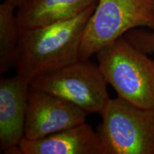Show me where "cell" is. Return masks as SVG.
Returning a JSON list of instances; mask_svg holds the SVG:
<instances>
[{"label": "cell", "mask_w": 154, "mask_h": 154, "mask_svg": "<svg viewBox=\"0 0 154 154\" xmlns=\"http://www.w3.org/2000/svg\"><path fill=\"white\" fill-rule=\"evenodd\" d=\"M96 7L62 22L21 29L14 66L17 74L31 82L79 60L83 34Z\"/></svg>", "instance_id": "cell-1"}, {"label": "cell", "mask_w": 154, "mask_h": 154, "mask_svg": "<svg viewBox=\"0 0 154 154\" xmlns=\"http://www.w3.org/2000/svg\"><path fill=\"white\" fill-rule=\"evenodd\" d=\"M108 84L119 97L136 106L154 110V60L124 36L96 54Z\"/></svg>", "instance_id": "cell-2"}, {"label": "cell", "mask_w": 154, "mask_h": 154, "mask_svg": "<svg viewBox=\"0 0 154 154\" xmlns=\"http://www.w3.org/2000/svg\"><path fill=\"white\" fill-rule=\"evenodd\" d=\"M97 127L104 154H154V110L117 96L101 111Z\"/></svg>", "instance_id": "cell-3"}, {"label": "cell", "mask_w": 154, "mask_h": 154, "mask_svg": "<svg viewBox=\"0 0 154 154\" xmlns=\"http://www.w3.org/2000/svg\"><path fill=\"white\" fill-rule=\"evenodd\" d=\"M154 30L153 0H99L82 36L80 59L87 60L128 31Z\"/></svg>", "instance_id": "cell-4"}, {"label": "cell", "mask_w": 154, "mask_h": 154, "mask_svg": "<svg viewBox=\"0 0 154 154\" xmlns=\"http://www.w3.org/2000/svg\"><path fill=\"white\" fill-rule=\"evenodd\" d=\"M108 83L98 63L79 59L54 72L32 79L30 86L74 103L88 114H100L109 97Z\"/></svg>", "instance_id": "cell-5"}, {"label": "cell", "mask_w": 154, "mask_h": 154, "mask_svg": "<svg viewBox=\"0 0 154 154\" xmlns=\"http://www.w3.org/2000/svg\"><path fill=\"white\" fill-rule=\"evenodd\" d=\"M88 113L74 103L30 86L24 138L34 140L86 122Z\"/></svg>", "instance_id": "cell-6"}, {"label": "cell", "mask_w": 154, "mask_h": 154, "mask_svg": "<svg viewBox=\"0 0 154 154\" xmlns=\"http://www.w3.org/2000/svg\"><path fill=\"white\" fill-rule=\"evenodd\" d=\"M30 80L17 74L0 79V149L18 154L24 137Z\"/></svg>", "instance_id": "cell-7"}, {"label": "cell", "mask_w": 154, "mask_h": 154, "mask_svg": "<svg viewBox=\"0 0 154 154\" xmlns=\"http://www.w3.org/2000/svg\"><path fill=\"white\" fill-rule=\"evenodd\" d=\"M18 154H104L97 131L84 123L38 139L23 138Z\"/></svg>", "instance_id": "cell-8"}, {"label": "cell", "mask_w": 154, "mask_h": 154, "mask_svg": "<svg viewBox=\"0 0 154 154\" xmlns=\"http://www.w3.org/2000/svg\"><path fill=\"white\" fill-rule=\"evenodd\" d=\"M99 0H31L18 8L16 16L20 29L54 24L80 14Z\"/></svg>", "instance_id": "cell-9"}, {"label": "cell", "mask_w": 154, "mask_h": 154, "mask_svg": "<svg viewBox=\"0 0 154 154\" xmlns=\"http://www.w3.org/2000/svg\"><path fill=\"white\" fill-rule=\"evenodd\" d=\"M16 7L7 2L0 5V73L5 74L16 63L21 29L14 14Z\"/></svg>", "instance_id": "cell-10"}, {"label": "cell", "mask_w": 154, "mask_h": 154, "mask_svg": "<svg viewBox=\"0 0 154 154\" xmlns=\"http://www.w3.org/2000/svg\"><path fill=\"white\" fill-rule=\"evenodd\" d=\"M128 42L146 54H154V30L136 28L124 36Z\"/></svg>", "instance_id": "cell-11"}, {"label": "cell", "mask_w": 154, "mask_h": 154, "mask_svg": "<svg viewBox=\"0 0 154 154\" xmlns=\"http://www.w3.org/2000/svg\"><path fill=\"white\" fill-rule=\"evenodd\" d=\"M11 5H12L16 8H20L23 6L26 5L28 2H29L31 0H5Z\"/></svg>", "instance_id": "cell-12"}, {"label": "cell", "mask_w": 154, "mask_h": 154, "mask_svg": "<svg viewBox=\"0 0 154 154\" xmlns=\"http://www.w3.org/2000/svg\"><path fill=\"white\" fill-rule=\"evenodd\" d=\"M153 2H154V0H153Z\"/></svg>", "instance_id": "cell-13"}]
</instances>
